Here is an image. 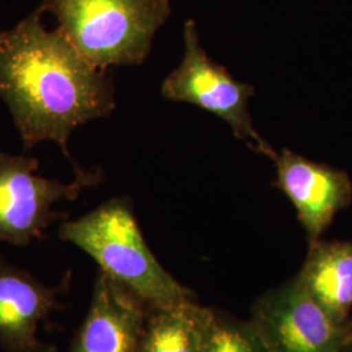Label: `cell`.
Segmentation results:
<instances>
[{
	"label": "cell",
	"mask_w": 352,
	"mask_h": 352,
	"mask_svg": "<svg viewBox=\"0 0 352 352\" xmlns=\"http://www.w3.org/2000/svg\"><path fill=\"white\" fill-rule=\"evenodd\" d=\"M346 338H347V346L352 347V314L346 324Z\"/></svg>",
	"instance_id": "4fadbf2b"
},
{
	"label": "cell",
	"mask_w": 352,
	"mask_h": 352,
	"mask_svg": "<svg viewBox=\"0 0 352 352\" xmlns=\"http://www.w3.org/2000/svg\"><path fill=\"white\" fill-rule=\"evenodd\" d=\"M151 311L136 352H202L209 309L188 300Z\"/></svg>",
	"instance_id": "8fae6325"
},
{
	"label": "cell",
	"mask_w": 352,
	"mask_h": 352,
	"mask_svg": "<svg viewBox=\"0 0 352 352\" xmlns=\"http://www.w3.org/2000/svg\"><path fill=\"white\" fill-rule=\"evenodd\" d=\"M59 238L89 254L101 273L151 308L188 302L190 292L166 272L144 239L128 197H115L59 227Z\"/></svg>",
	"instance_id": "7a4b0ae2"
},
{
	"label": "cell",
	"mask_w": 352,
	"mask_h": 352,
	"mask_svg": "<svg viewBox=\"0 0 352 352\" xmlns=\"http://www.w3.org/2000/svg\"><path fill=\"white\" fill-rule=\"evenodd\" d=\"M58 289L0 263V346L8 352H46L38 327L56 307Z\"/></svg>",
	"instance_id": "9c48e42d"
},
{
	"label": "cell",
	"mask_w": 352,
	"mask_h": 352,
	"mask_svg": "<svg viewBox=\"0 0 352 352\" xmlns=\"http://www.w3.org/2000/svg\"><path fill=\"white\" fill-rule=\"evenodd\" d=\"M202 352H269L251 324H241L209 309Z\"/></svg>",
	"instance_id": "7c38bea8"
},
{
	"label": "cell",
	"mask_w": 352,
	"mask_h": 352,
	"mask_svg": "<svg viewBox=\"0 0 352 352\" xmlns=\"http://www.w3.org/2000/svg\"><path fill=\"white\" fill-rule=\"evenodd\" d=\"M340 352H352V347H349V346H347V347H344V349H343Z\"/></svg>",
	"instance_id": "5bb4252c"
},
{
	"label": "cell",
	"mask_w": 352,
	"mask_h": 352,
	"mask_svg": "<svg viewBox=\"0 0 352 352\" xmlns=\"http://www.w3.org/2000/svg\"><path fill=\"white\" fill-rule=\"evenodd\" d=\"M37 158L0 153V241L25 247L41 239L52 222L65 215L54 210L59 201L76 200L100 182L101 171H76L75 180L38 175Z\"/></svg>",
	"instance_id": "5b68a950"
},
{
	"label": "cell",
	"mask_w": 352,
	"mask_h": 352,
	"mask_svg": "<svg viewBox=\"0 0 352 352\" xmlns=\"http://www.w3.org/2000/svg\"><path fill=\"white\" fill-rule=\"evenodd\" d=\"M269 352H340L346 327L337 324L298 278L254 304L250 322Z\"/></svg>",
	"instance_id": "8992f818"
},
{
	"label": "cell",
	"mask_w": 352,
	"mask_h": 352,
	"mask_svg": "<svg viewBox=\"0 0 352 352\" xmlns=\"http://www.w3.org/2000/svg\"><path fill=\"white\" fill-rule=\"evenodd\" d=\"M296 276L307 292L337 324L352 314V240H317Z\"/></svg>",
	"instance_id": "30bf717a"
},
{
	"label": "cell",
	"mask_w": 352,
	"mask_h": 352,
	"mask_svg": "<svg viewBox=\"0 0 352 352\" xmlns=\"http://www.w3.org/2000/svg\"><path fill=\"white\" fill-rule=\"evenodd\" d=\"M56 29L89 63L109 69L140 65L171 14L170 0H41Z\"/></svg>",
	"instance_id": "3957f363"
},
{
	"label": "cell",
	"mask_w": 352,
	"mask_h": 352,
	"mask_svg": "<svg viewBox=\"0 0 352 352\" xmlns=\"http://www.w3.org/2000/svg\"><path fill=\"white\" fill-rule=\"evenodd\" d=\"M273 162L277 166L276 186L294 205L309 244L321 239L336 215L351 204L350 176L289 149L277 153Z\"/></svg>",
	"instance_id": "52a82bcc"
},
{
	"label": "cell",
	"mask_w": 352,
	"mask_h": 352,
	"mask_svg": "<svg viewBox=\"0 0 352 352\" xmlns=\"http://www.w3.org/2000/svg\"><path fill=\"white\" fill-rule=\"evenodd\" d=\"M146 317L139 298L101 273L71 352H136Z\"/></svg>",
	"instance_id": "ba28073f"
},
{
	"label": "cell",
	"mask_w": 352,
	"mask_h": 352,
	"mask_svg": "<svg viewBox=\"0 0 352 352\" xmlns=\"http://www.w3.org/2000/svg\"><path fill=\"white\" fill-rule=\"evenodd\" d=\"M42 14L37 8L0 30V98L25 149L54 141L72 164L69 136L113 113L115 87L107 71L89 63L58 29L47 30Z\"/></svg>",
	"instance_id": "6da1fadb"
},
{
	"label": "cell",
	"mask_w": 352,
	"mask_h": 352,
	"mask_svg": "<svg viewBox=\"0 0 352 352\" xmlns=\"http://www.w3.org/2000/svg\"><path fill=\"white\" fill-rule=\"evenodd\" d=\"M184 58L164 78L161 87L167 101L186 102L214 113L231 126L240 141L257 153L274 160L277 151L265 141L252 123L248 102L254 88L235 80L223 65L212 60L200 42L197 25L187 20L183 29Z\"/></svg>",
	"instance_id": "277c9868"
}]
</instances>
